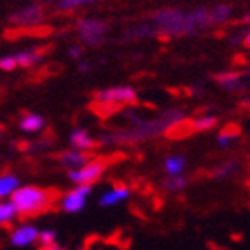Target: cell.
<instances>
[{"label": "cell", "instance_id": "1", "mask_svg": "<svg viewBox=\"0 0 250 250\" xmlns=\"http://www.w3.org/2000/svg\"><path fill=\"white\" fill-rule=\"evenodd\" d=\"M51 194L46 189L35 188V186H25L18 188L13 192V205L20 215H37L44 212L51 203Z\"/></svg>", "mask_w": 250, "mask_h": 250}, {"label": "cell", "instance_id": "2", "mask_svg": "<svg viewBox=\"0 0 250 250\" xmlns=\"http://www.w3.org/2000/svg\"><path fill=\"white\" fill-rule=\"evenodd\" d=\"M96 102H100L102 105H125V104H135L137 102V93L135 89L128 88V86H117V88H108L104 91H98L95 95Z\"/></svg>", "mask_w": 250, "mask_h": 250}, {"label": "cell", "instance_id": "3", "mask_svg": "<svg viewBox=\"0 0 250 250\" xmlns=\"http://www.w3.org/2000/svg\"><path fill=\"white\" fill-rule=\"evenodd\" d=\"M105 168H107V165H105V161H102V159L88 161L84 167L68 171V179L77 184V186H79V184H89V186H91L93 182H96V180L100 179L102 173L105 171Z\"/></svg>", "mask_w": 250, "mask_h": 250}, {"label": "cell", "instance_id": "4", "mask_svg": "<svg viewBox=\"0 0 250 250\" xmlns=\"http://www.w3.org/2000/svg\"><path fill=\"white\" fill-rule=\"evenodd\" d=\"M91 194V186L89 184H79L74 191L67 192L65 198L62 200V208L68 213H77L84 208L86 200Z\"/></svg>", "mask_w": 250, "mask_h": 250}, {"label": "cell", "instance_id": "5", "mask_svg": "<svg viewBox=\"0 0 250 250\" xmlns=\"http://www.w3.org/2000/svg\"><path fill=\"white\" fill-rule=\"evenodd\" d=\"M77 30L84 42H88L91 46H98L104 41V35L107 34V25L98 20H83Z\"/></svg>", "mask_w": 250, "mask_h": 250}, {"label": "cell", "instance_id": "6", "mask_svg": "<svg viewBox=\"0 0 250 250\" xmlns=\"http://www.w3.org/2000/svg\"><path fill=\"white\" fill-rule=\"evenodd\" d=\"M39 238V229L34 226H21L11 236V243L14 247H28L32 243L37 242Z\"/></svg>", "mask_w": 250, "mask_h": 250}, {"label": "cell", "instance_id": "7", "mask_svg": "<svg viewBox=\"0 0 250 250\" xmlns=\"http://www.w3.org/2000/svg\"><path fill=\"white\" fill-rule=\"evenodd\" d=\"M60 161H62L63 167L70 168V170H77V168L84 167L86 163L89 161V158L84 154L83 150H65L62 156H60Z\"/></svg>", "mask_w": 250, "mask_h": 250}, {"label": "cell", "instance_id": "8", "mask_svg": "<svg viewBox=\"0 0 250 250\" xmlns=\"http://www.w3.org/2000/svg\"><path fill=\"white\" fill-rule=\"evenodd\" d=\"M70 144L77 150H88L95 146L93 138L89 137V133L86 131V129H74L70 135Z\"/></svg>", "mask_w": 250, "mask_h": 250}, {"label": "cell", "instance_id": "9", "mask_svg": "<svg viewBox=\"0 0 250 250\" xmlns=\"http://www.w3.org/2000/svg\"><path fill=\"white\" fill-rule=\"evenodd\" d=\"M128 196H129L128 189L119 186V188H114V189H110V191L105 192L104 196L100 198V205H102V207H112V205L126 200Z\"/></svg>", "mask_w": 250, "mask_h": 250}, {"label": "cell", "instance_id": "10", "mask_svg": "<svg viewBox=\"0 0 250 250\" xmlns=\"http://www.w3.org/2000/svg\"><path fill=\"white\" fill-rule=\"evenodd\" d=\"M20 126L23 131H28V133H34L44 126V119L37 114H26L23 119L20 121Z\"/></svg>", "mask_w": 250, "mask_h": 250}, {"label": "cell", "instance_id": "11", "mask_svg": "<svg viewBox=\"0 0 250 250\" xmlns=\"http://www.w3.org/2000/svg\"><path fill=\"white\" fill-rule=\"evenodd\" d=\"M20 188V180L14 175H2L0 177V198L11 196Z\"/></svg>", "mask_w": 250, "mask_h": 250}, {"label": "cell", "instance_id": "12", "mask_svg": "<svg viewBox=\"0 0 250 250\" xmlns=\"http://www.w3.org/2000/svg\"><path fill=\"white\" fill-rule=\"evenodd\" d=\"M41 14L42 13L39 7H28V9H25V11H21L14 20H16L18 23H23V25H34V23H37V21L41 20Z\"/></svg>", "mask_w": 250, "mask_h": 250}, {"label": "cell", "instance_id": "13", "mask_svg": "<svg viewBox=\"0 0 250 250\" xmlns=\"http://www.w3.org/2000/svg\"><path fill=\"white\" fill-rule=\"evenodd\" d=\"M186 167V159L182 156H171L165 161V170L168 171V175H180Z\"/></svg>", "mask_w": 250, "mask_h": 250}, {"label": "cell", "instance_id": "14", "mask_svg": "<svg viewBox=\"0 0 250 250\" xmlns=\"http://www.w3.org/2000/svg\"><path fill=\"white\" fill-rule=\"evenodd\" d=\"M14 58H16V63L20 65V67L28 68V67H34L35 63L41 60V54L35 53V51H23V53L16 54Z\"/></svg>", "mask_w": 250, "mask_h": 250}, {"label": "cell", "instance_id": "15", "mask_svg": "<svg viewBox=\"0 0 250 250\" xmlns=\"http://www.w3.org/2000/svg\"><path fill=\"white\" fill-rule=\"evenodd\" d=\"M240 74H236V72H228V74H221L217 75V81H219V84L221 86H224V88L228 89H234L240 86Z\"/></svg>", "mask_w": 250, "mask_h": 250}, {"label": "cell", "instance_id": "16", "mask_svg": "<svg viewBox=\"0 0 250 250\" xmlns=\"http://www.w3.org/2000/svg\"><path fill=\"white\" fill-rule=\"evenodd\" d=\"M16 215H18V212H16V207L13 205V201H4V203H0V224L11 222Z\"/></svg>", "mask_w": 250, "mask_h": 250}, {"label": "cell", "instance_id": "17", "mask_svg": "<svg viewBox=\"0 0 250 250\" xmlns=\"http://www.w3.org/2000/svg\"><path fill=\"white\" fill-rule=\"evenodd\" d=\"M229 16H231V7L224 4L217 5L212 13H210V20L215 21V23H224V21L229 20Z\"/></svg>", "mask_w": 250, "mask_h": 250}, {"label": "cell", "instance_id": "18", "mask_svg": "<svg viewBox=\"0 0 250 250\" xmlns=\"http://www.w3.org/2000/svg\"><path fill=\"white\" fill-rule=\"evenodd\" d=\"M238 135H240V128H238L236 125H229L228 128L222 129V133L219 135V146L226 147L234 137H238Z\"/></svg>", "mask_w": 250, "mask_h": 250}, {"label": "cell", "instance_id": "19", "mask_svg": "<svg viewBox=\"0 0 250 250\" xmlns=\"http://www.w3.org/2000/svg\"><path fill=\"white\" fill-rule=\"evenodd\" d=\"M215 125H217V119L212 116H205V117H201V119H198V121L191 123L192 131H208V129H212Z\"/></svg>", "mask_w": 250, "mask_h": 250}, {"label": "cell", "instance_id": "20", "mask_svg": "<svg viewBox=\"0 0 250 250\" xmlns=\"http://www.w3.org/2000/svg\"><path fill=\"white\" fill-rule=\"evenodd\" d=\"M188 186V180L182 175H170V179L167 180V189L170 191H180Z\"/></svg>", "mask_w": 250, "mask_h": 250}, {"label": "cell", "instance_id": "21", "mask_svg": "<svg viewBox=\"0 0 250 250\" xmlns=\"http://www.w3.org/2000/svg\"><path fill=\"white\" fill-rule=\"evenodd\" d=\"M98 0H62L60 2V9L63 11H68V9H77L81 5H88V4H95Z\"/></svg>", "mask_w": 250, "mask_h": 250}, {"label": "cell", "instance_id": "22", "mask_svg": "<svg viewBox=\"0 0 250 250\" xmlns=\"http://www.w3.org/2000/svg\"><path fill=\"white\" fill-rule=\"evenodd\" d=\"M39 242L42 245H51V243L56 242V231L53 229H46V231H39Z\"/></svg>", "mask_w": 250, "mask_h": 250}, {"label": "cell", "instance_id": "23", "mask_svg": "<svg viewBox=\"0 0 250 250\" xmlns=\"http://www.w3.org/2000/svg\"><path fill=\"white\" fill-rule=\"evenodd\" d=\"M18 67L16 58L14 56H4V58H0V70H5V72H11Z\"/></svg>", "mask_w": 250, "mask_h": 250}, {"label": "cell", "instance_id": "24", "mask_svg": "<svg viewBox=\"0 0 250 250\" xmlns=\"http://www.w3.org/2000/svg\"><path fill=\"white\" fill-rule=\"evenodd\" d=\"M234 168H236V163H229V165H224V167H222V170H219L215 173V177H217V179H222V177L229 175V173L234 170Z\"/></svg>", "mask_w": 250, "mask_h": 250}, {"label": "cell", "instance_id": "25", "mask_svg": "<svg viewBox=\"0 0 250 250\" xmlns=\"http://www.w3.org/2000/svg\"><path fill=\"white\" fill-rule=\"evenodd\" d=\"M41 250H63V249L60 245H56V242H54V243H51V245H42Z\"/></svg>", "mask_w": 250, "mask_h": 250}, {"label": "cell", "instance_id": "26", "mask_svg": "<svg viewBox=\"0 0 250 250\" xmlns=\"http://www.w3.org/2000/svg\"><path fill=\"white\" fill-rule=\"evenodd\" d=\"M68 53H70V56H72V58H79L81 54H83V51H81L79 47H72V49L68 51Z\"/></svg>", "mask_w": 250, "mask_h": 250}]
</instances>
